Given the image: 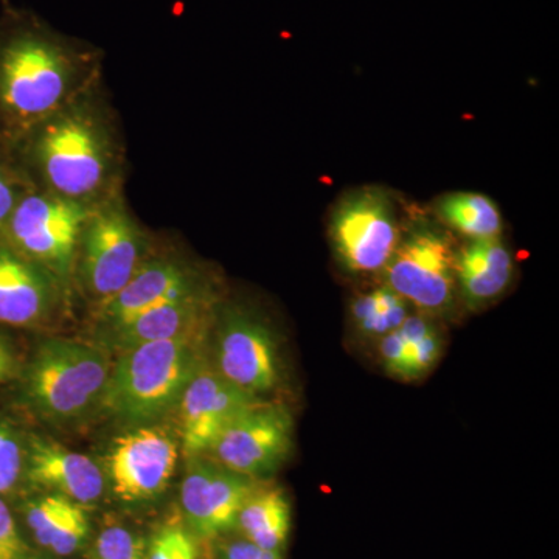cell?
<instances>
[{"instance_id": "6da1fadb", "label": "cell", "mask_w": 559, "mask_h": 559, "mask_svg": "<svg viewBox=\"0 0 559 559\" xmlns=\"http://www.w3.org/2000/svg\"><path fill=\"white\" fill-rule=\"evenodd\" d=\"M0 146L33 190L90 209L124 191L127 142L103 80Z\"/></svg>"}, {"instance_id": "7a4b0ae2", "label": "cell", "mask_w": 559, "mask_h": 559, "mask_svg": "<svg viewBox=\"0 0 559 559\" xmlns=\"http://www.w3.org/2000/svg\"><path fill=\"white\" fill-rule=\"evenodd\" d=\"M103 64L100 47L55 31L33 11L2 0L0 145L103 80Z\"/></svg>"}, {"instance_id": "3957f363", "label": "cell", "mask_w": 559, "mask_h": 559, "mask_svg": "<svg viewBox=\"0 0 559 559\" xmlns=\"http://www.w3.org/2000/svg\"><path fill=\"white\" fill-rule=\"evenodd\" d=\"M200 336L183 334L119 353L100 400L105 409L124 423H148L168 414L202 367Z\"/></svg>"}, {"instance_id": "277c9868", "label": "cell", "mask_w": 559, "mask_h": 559, "mask_svg": "<svg viewBox=\"0 0 559 559\" xmlns=\"http://www.w3.org/2000/svg\"><path fill=\"white\" fill-rule=\"evenodd\" d=\"M154 252L124 191L92 209L76 245L72 286L97 308L120 293Z\"/></svg>"}, {"instance_id": "5b68a950", "label": "cell", "mask_w": 559, "mask_h": 559, "mask_svg": "<svg viewBox=\"0 0 559 559\" xmlns=\"http://www.w3.org/2000/svg\"><path fill=\"white\" fill-rule=\"evenodd\" d=\"M454 235L429 209L406 205L399 246L382 271L388 288L429 318H444L459 304Z\"/></svg>"}, {"instance_id": "8992f818", "label": "cell", "mask_w": 559, "mask_h": 559, "mask_svg": "<svg viewBox=\"0 0 559 559\" xmlns=\"http://www.w3.org/2000/svg\"><path fill=\"white\" fill-rule=\"evenodd\" d=\"M110 360L98 345L69 340L43 342L28 364L24 396L40 417L80 418L100 403Z\"/></svg>"}, {"instance_id": "52a82bcc", "label": "cell", "mask_w": 559, "mask_h": 559, "mask_svg": "<svg viewBox=\"0 0 559 559\" xmlns=\"http://www.w3.org/2000/svg\"><path fill=\"white\" fill-rule=\"evenodd\" d=\"M403 198L377 183L344 191L329 212V240L342 270L382 274L403 230Z\"/></svg>"}, {"instance_id": "ba28073f", "label": "cell", "mask_w": 559, "mask_h": 559, "mask_svg": "<svg viewBox=\"0 0 559 559\" xmlns=\"http://www.w3.org/2000/svg\"><path fill=\"white\" fill-rule=\"evenodd\" d=\"M91 212L31 189L11 213L0 242L46 267L70 289L76 245Z\"/></svg>"}, {"instance_id": "9c48e42d", "label": "cell", "mask_w": 559, "mask_h": 559, "mask_svg": "<svg viewBox=\"0 0 559 559\" xmlns=\"http://www.w3.org/2000/svg\"><path fill=\"white\" fill-rule=\"evenodd\" d=\"M218 373L231 384L260 396L277 388V341L255 311L237 304L216 305Z\"/></svg>"}, {"instance_id": "30bf717a", "label": "cell", "mask_w": 559, "mask_h": 559, "mask_svg": "<svg viewBox=\"0 0 559 559\" xmlns=\"http://www.w3.org/2000/svg\"><path fill=\"white\" fill-rule=\"evenodd\" d=\"M207 293H218L209 272L182 257L153 252L120 293L92 310L95 333L114 329L165 301Z\"/></svg>"}, {"instance_id": "8fae6325", "label": "cell", "mask_w": 559, "mask_h": 559, "mask_svg": "<svg viewBox=\"0 0 559 559\" xmlns=\"http://www.w3.org/2000/svg\"><path fill=\"white\" fill-rule=\"evenodd\" d=\"M294 419L282 404L260 401L234 419L213 444L218 465L241 476H267L293 451Z\"/></svg>"}, {"instance_id": "7c38bea8", "label": "cell", "mask_w": 559, "mask_h": 559, "mask_svg": "<svg viewBox=\"0 0 559 559\" xmlns=\"http://www.w3.org/2000/svg\"><path fill=\"white\" fill-rule=\"evenodd\" d=\"M178 447L170 433L138 428L114 441L109 480L114 495L124 502L156 498L175 473Z\"/></svg>"}, {"instance_id": "4fadbf2b", "label": "cell", "mask_w": 559, "mask_h": 559, "mask_svg": "<svg viewBox=\"0 0 559 559\" xmlns=\"http://www.w3.org/2000/svg\"><path fill=\"white\" fill-rule=\"evenodd\" d=\"M69 288L50 271L0 242V323L35 329L51 322Z\"/></svg>"}, {"instance_id": "5bb4252c", "label": "cell", "mask_w": 559, "mask_h": 559, "mask_svg": "<svg viewBox=\"0 0 559 559\" xmlns=\"http://www.w3.org/2000/svg\"><path fill=\"white\" fill-rule=\"evenodd\" d=\"M260 401L259 396L221 377L218 371L201 367L180 399L182 448L187 457L210 452L223 430Z\"/></svg>"}, {"instance_id": "9a60e30c", "label": "cell", "mask_w": 559, "mask_h": 559, "mask_svg": "<svg viewBox=\"0 0 559 559\" xmlns=\"http://www.w3.org/2000/svg\"><path fill=\"white\" fill-rule=\"evenodd\" d=\"M255 489L253 479L224 466L207 462L191 466L180 492L191 533L210 540L230 532L237 525L242 506Z\"/></svg>"}, {"instance_id": "2e32d148", "label": "cell", "mask_w": 559, "mask_h": 559, "mask_svg": "<svg viewBox=\"0 0 559 559\" xmlns=\"http://www.w3.org/2000/svg\"><path fill=\"white\" fill-rule=\"evenodd\" d=\"M218 293L197 294L182 299L165 301L148 311L120 323L114 329L97 331L98 347L117 353L150 344V342L173 340L183 334L202 333L213 319Z\"/></svg>"}, {"instance_id": "e0dca14e", "label": "cell", "mask_w": 559, "mask_h": 559, "mask_svg": "<svg viewBox=\"0 0 559 559\" xmlns=\"http://www.w3.org/2000/svg\"><path fill=\"white\" fill-rule=\"evenodd\" d=\"M514 260L503 237L465 241L455 253L459 304L480 311L510 288Z\"/></svg>"}, {"instance_id": "ac0fdd59", "label": "cell", "mask_w": 559, "mask_h": 559, "mask_svg": "<svg viewBox=\"0 0 559 559\" xmlns=\"http://www.w3.org/2000/svg\"><path fill=\"white\" fill-rule=\"evenodd\" d=\"M28 477L80 506L97 502L105 487L102 471L94 460L40 439L31 443Z\"/></svg>"}, {"instance_id": "d6986e66", "label": "cell", "mask_w": 559, "mask_h": 559, "mask_svg": "<svg viewBox=\"0 0 559 559\" xmlns=\"http://www.w3.org/2000/svg\"><path fill=\"white\" fill-rule=\"evenodd\" d=\"M429 210L452 235L466 241L502 237L503 216L498 202L480 191L440 194Z\"/></svg>"}, {"instance_id": "ffe728a7", "label": "cell", "mask_w": 559, "mask_h": 559, "mask_svg": "<svg viewBox=\"0 0 559 559\" xmlns=\"http://www.w3.org/2000/svg\"><path fill=\"white\" fill-rule=\"evenodd\" d=\"M245 539L264 550L283 551L290 532V503L280 488H257L238 514Z\"/></svg>"}, {"instance_id": "44dd1931", "label": "cell", "mask_w": 559, "mask_h": 559, "mask_svg": "<svg viewBox=\"0 0 559 559\" xmlns=\"http://www.w3.org/2000/svg\"><path fill=\"white\" fill-rule=\"evenodd\" d=\"M412 307L384 283L366 293H360L352 301L349 314L358 333L373 340L399 330L411 314Z\"/></svg>"}, {"instance_id": "7402d4cb", "label": "cell", "mask_w": 559, "mask_h": 559, "mask_svg": "<svg viewBox=\"0 0 559 559\" xmlns=\"http://www.w3.org/2000/svg\"><path fill=\"white\" fill-rule=\"evenodd\" d=\"M79 507L80 503L57 492L31 500L24 507V520L33 539L44 549H49L51 540Z\"/></svg>"}, {"instance_id": "603a6c76", "label": "cell", "mask_w": 559, "mask_h": 559, "mask_svg": "<svg viewBox=\"0 0 559 559\" xmlns=\"http://www.w3.org/2000/svg\"><path fill=\"white\" fill-rule=\"evenodd\" d=\"M31 183L22 175L10 154L0 146V238L5 230L11 213L21 198L31 190Z\"/></svg>"}, {"instance_id": "cb8c5ba5", "label": "cell", "mask_w": 559, "mask_h": 559, "mask_svg": "<svg viewBox=\"0 0 559 559\" xmlns=\"http://www.w3.org/2000/svg\"><path fill=\"white\" fill-rule=\"evenodd\" d=\"M97 559H146L145 544L132 530L110 525L95 543Z\"/></svg>"}, {"instance_id": "d4e9b609", "label": "cell", "mask_w": 559, "mask_h": 559, "mask_svg": "<svg viewBox=\"0 0 559 559\" xmlns=\"http://www.w3.org/2000/svg\"><path fill=\"white\" fill-rule=\"evenodd\" d=\"M146 559H198V546L193 533L168 525L151 540Z\"/></svg>"}, {"instance_id": "484cf974", "label": "cell", "mask_w": 559, "mask_h": 559, "mask_svg": "<svg viewBox=\"0 0 559 559\" xmlns=\"http://www.w3.org/2000/svg\"><path fill=\"white\" fill-rule=\"evenodd\" d=\"M24 465V451L16 430L0 421V496L16 487Z\"/></svg>"}, {"instance_id": "4316f807", "label": "cell", "mask_w": 559, "mask_h": 559, "mask_svg": "<svg viewBox=\"0 0 559 559\" xmlns=\"http://www.w3.org/2000/svg\"><path fill=\"white\" fill-rule=\"evenodd\" d=\"M87 536H90V518H87L83 506H80L70 514L69 520L64 522L47 550L58 557H69L83 547Z\"/></svg>"}, {"instance_id": "83f0119b", "label": "cell", "mask_w": 559, "mask_h": 559, "mask_svg": "<svg viewBox=\"0 0 559 559\" xmlns=\"http://www.w3.org/2000/svg\"><path fill=\"white\" fill-rule=\"evenodd\" d=\"M380 341V356L384 369L393 377L412 381L411 349L407 341L401 336L399 330L385 334Z\"/></svg>"}, {"instance_id": "f1b7e54d", "label": "cell", "mask_w": 559, "mask_h": 559, "mask_svg": "<svg viewBox=\"0 0 559 559\" xmlns=\"http://www.w3.org/2000/svg\"><path fill=\"white\" fill-rule=\"evenodd\" d=\"M411 349L412 381L428 373L440 358L441 340L439 330L430 331L421 340L407 342Z\"/></svg>"}, {"instance_id": "f546056e", "label": "cell", "mask_w": 559, "mask_h": 559, "mask_svg": "<svg viewBox=\"0 0 559 559\" xmlns=\"http://www.w3.org/2000/svg\"><path fill=\"white\" fill-rule=\"evenodd\" d=\"M28 554L27 543L22 536L9 503L0 498V559H17Z\"/></svg>"}, {"instance_id": "4dcf8cb0", "label": "cell", "mask_w": 559, "mask_h": 559, "mask_svg": "<svg viewBox=\"0 0 559 559\" xmlns=\"http://www.w3.org/2000/svg\"><path fill=\"white\" fill-rule=\"evenodd\" d=\"M223 559H283V555L282 551L264 550L248 539H240L224 546Z\"/></svg>"}, {"instance_id": "1f68e13d", "label": "cell", "mask_w": 559, "mask_h": 559, "mask_svg": "<svg viewBox=\"0 0 559 559\" xmlns=\"http://www.w3.org/2000/svg\"><path fill=\"white\" fill-rule=\"evenodd\" d=\"M16 353L13 344L2 333H0V384L9 381L16 373Z\"/></svg>"}, {"instance_id": "d6a6232c", "label": "cell", "mask_w": 559, "mask_h": 559, "mask_svg": "<svg viewBox=\"0 0 559 559\" xmlns=\"http://www.w3.org/2000/svg\"><path fill=\"white\" fill-rule=\"evenodd\" d=\"M17 559H43V558L36 557V555H32L31 551H28V554L22 555V557L17 558Z\"/></svg>"}]
</instances>
